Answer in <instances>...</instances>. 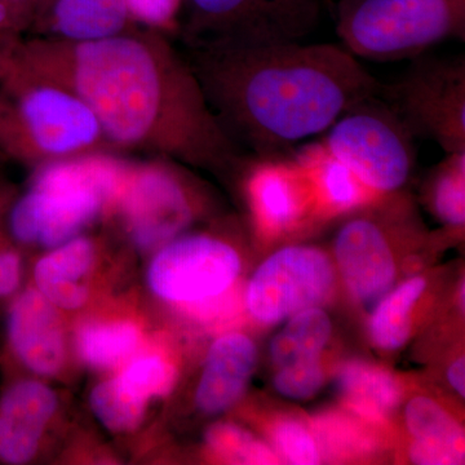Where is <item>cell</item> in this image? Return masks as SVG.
I'll list each match as a JSON object with an SVG mask.
<instances>
[{
	"label": "cell",
	"instance_id": "34",
	"mask_svg": "<svg viewBox=\"0 0 465 465\" xmlns=\"http://www.w3.org/2000/svg\"><path fill=\"white\" fill-rule=\"evenodd\" d=\"M16 18L20 26L23 27L26 35L32 25L34 9H35L36 0H0Z\"/></svg>",
	"mask_w": 465,
	"mask_h": 465
},
{
	"label": "cell",
	"instance_id": "15",
	"mask_svg": "<svg viewBox=\"0 0 465 465\" xmlns=\"http://www.w3.org/2000/svg\"><path fill=\"white\" fill-rule=\"evenodd\" d=\"M8 339L17 357L36 374L54 375L64 362L60 321L41 291L27 290L12 305Z\"/></svg>",
	"mask_w": 465,
	"mask_h": 465
},
{
	"label": "cell",
	"instance_id": "9",
	"mask_svg": "<svg viewBox=\"0 0 465 465\" xmlns=\"http://www.w3.org/2000/svg\"><path fill=\"white\" fill-rule=\"evenodd\" d=\"M177 161L157 157L128 163L114 200L137 247L155 249L176 240L201 213L200 191Z\"/></svg>",
	"mask_w": 465,
	"mask_h": 465
},
{
	"label": "cell",
	"instance_id": "5",
	"mask_svg": "<svg viewBox=\"0 0 465 465\" xmlns=\"http://www.w3.org/2000/svg\"><path fill=\"white\" fill-rule=\"evenodd\" d=\"M336 32L354 57L414 60L448 39H465V0H341Z\"/></svg>",
	"mask_w": 465,
	"mask_h": 465
},
{
	"label": "cell",
	"instance_id": "37",
	"mask_svg": "<svg viewBox=\"0 0 465 465\" xmlns=\"http://www.w3.org/2000/svg\"><path fill=\"white\" fill-rule=\"evenodd\" d=\"M464 282H461L460 291H459V305L461 307V311H464Z\"/></svg>",
	"mask_w": 465,
	"mask_h": 465
},
{
	"label": "cell",
	"instance_id": "27",
	"mask_svg": "<svg viewBox=\"0 0 465 465\" xmlns=\"http://www.w3.org/2000/svg\"><path fill=\"white\" fill-rule=\"evenodd\" d=\"M207 442L213 451L232 463H278V457L272 449L235 425L217 424L211 428Z\"/></svg>",
	"mask_w": 465,
	"mask_h": 465
},
{
	"label": "cell",
	"instance_id": "12",
	"mask_svg": "<svg viewBox=\"0 0 465 465\" xmlns=\"http://www.w3.org/2000/svg\"><path fill=\"white\" fill-rule=\"evenodd\" d=\"M241 258L228 242L186 235L164 244L150 265V287L159 298L193 302L222 295L237 280Z\"/></svg>",
	"mask_w": 465,
	"mask_h": 465
},
{
	"label": "cell",
	"instance_id": "21",
	"mask_svg": "<svg viewBox=\"0 0 465 465\" xmlns=\"http://www.w3.org/2000/svg\"><path fill=\"white\" fill-rule=\"evenodd\" d=\"M332 323L320 307H312L289 318L271 342L272 362L284 367L302 361L320 360L331 338Z\"/></svg>",
	"mask_w": 465,
	"mask_h": 465
},
{
	"label": "cell",
	"instance_id": "35",
	"mask_svg": "<svg viewBox=\"0 0 465 465\" xmlns=\"http://www.w3.org/2000/svg\"><path fill=\"white\" fill-rule=\"evenodd\" d=\"M448 381L459 396L465 397V360L459 357L448 369Z\"/></svg>",
	"mask_w": 465,
	"mask_h": 465
},
{
	"label": "cell",
	"instance_id": "23",
	"mask_svg": "<svg viewBox=\"0 0 465 465\" xmlns=\"http://www.w3.org/2000/svg\"><path fill=\"white\" fill-rule=\"evenodd\" d=\"M405 423L415 442L464 460L463 428L436 401L424 396L410 401L405 409Z\"/></svg>",
	"mask_w": 465,
	"mask_h": 465
},
{
	"label": "cell",
	"instance_id": "2",
	"mask_svg": "<svg viewBox=\"0 0 465 465\" xmlns=\"http://www.w3.org/2000/svg\"><path fill=\"white\" fill-rule=\"evenodd\" d=\"M188 58L217 121L259 157L329 130L381 82L345 48L299 42L211 43Z\"/></svg>",
	"mask_w": 465,
	"mask_h": 465
},
{
	"label": "cell",
	"instance_id": "31",
	"mask_svg": "<svg viewBox=\"0 0 465 465\" xmlns=\"http://www.w3.org/2000/svg\"><path fill=\"white\" fill-rule=\"evenodd\" d=\"M128 15L137 26L170 38L180 34V12L185 0H124Z\"/></svg>",
	"mask_w": 465,
	"mask_h": 465
},
{
	"label": "cell",
	"instance_id": "4",
	"mask_svg": "<svg viewBox=\"0 0 465 465\" xmlns=\"http://www.w3.org/2000/svg\"><path fill=\"white\" fill-rule=\"evenodd\" d=\"M128 162L112 152L43 164L9 210L8 228L26 244L58 247L75 238L114 200Z\"/></svg>",
	"mask_w": 465,
	"mask_h": 465
},
{
	"label": "cell",
	"instance_id": "36",
	"mask_svg": "<svg viewBox=\"0 0 465 465\" xmlns=\"http://www.w3.org/2000/svg\"><path fill=\"white\" fill-rule=\"evenodd\" d=\"M12 67V54L0 50V81L8 74Z\"/></svg>",
	"mask_w": 465,
	"mask_h": 465
},
{
	"label": "cell",
	"instance_id": "11",
	"mask_svg": "<svg viewBox=\"0 0 465 465\" xmlns=\"http://www.w3.org/2000/svg\"><path fill=\"white\" fill-rule=\"evenodd\" d=\"M335 289V271L322 250L286 246L259 266L247 289V308L260 323L273 324L320 307Z\"/></svg>",
	"mask_w": 465,
	"mask_h": 465
},
{
	"label": "cell",
	"instance_id": "29",
	"mask_svg": "<svg viewBox=\"0 0 465 465\" xmlns=\"http://www.w3.org/2000/svg\"><path fill=\"white\" fill-rule=\"evenodd\" d=\"M274 448L290 464L314 465L320 463L321 455L316 440L305 425L295 419L277 421L272 430Z\"/></svg>",
	"mask_w": 465,
	"mask_h": 465
},
{
	"label": "cell",
	"instance_id": "16",
	"mask_svg": "<svg viewBox=\"0 0 465 465\" xmlns=\"http://www.w3.org/2000/svg\"><path fill=\"white\" fill-rule=\"evenodd\" d=\"M54 410L56 397L41 382L21 381L9 387L0 399V460H32Z\"/></svg>",
	"mask_w": 465,
	"mask_h": 465
},
{
	"label": "cell",
	"instance_id": "10",
	"mask_svg": "<svg viewBox=\"0 0 465 465\" xmlns=\"http://www.w3.org/2000/svg\"><path fill=\"white\" fill-rule=\"evenodd\" d=\"M400 193V192H399ZM399 193L376 201L374 211L348 220L339 229L333 252L351 295L372 308L396 282L394 243L412 234L409 204Z\"/></svg>",
	"mask_w": 465,
	"mask_h": 465
},
{
	"label": "cell",
	"instance_id": "30",
	"mask_svg": "<svg viewBox=\"0 0 465 465\" xmlns=\"http://www.w3.org/2000/svg\"><path fill=\"white\" fill-rule=\"evenodd\" d=\"M326 375L320 360L302 361L292 365L280 367L274 375V390L295 401L311 400L322 390Z\"/></svg>",
	"mask_w": 465,
	"mask_h": 465
},
{
	"label": "cell",
	"instance_id": "7",
	"mask_svg": "<svg viewBox=\"0 0 465 465\" xmlns=\"http://www.w3.org/2000/svg\"><path fill=\"white\" fill-rule=\"evenodd\" d=\"M412 137L465 153L464 57L420 56L378 94Z\"/></svg>",
	"mask_w": 465,
	"mask_h": 465
},
{
	"label": "cell",
	"instance_id": "19",
	"mask_svg": "<svg viewBox=\"0 0 465 465\" xmlns=\"http://www.w3.org/2000/svg\"><path fill=\"white\" fill-rule=\"evenodd\" d=\"M94 259V243L87 238H73L43 258L35 268L39 291L52 304L65 309L82 307L87 289L81 282Z\"/></svg>",
	"mask_w": 465,
	"mask_h": 465
},
{
	"label": "cell",
	"instance_id": "26",
	"mask_svg": "<svg viewBox=\"0 0 465 465\" xmlns=\"http://www.w3.org/2000/svg\"><path fill=\"white\" fill-rule=\"evenodd\" d=\"M137 341L139 332L133 324H88L79 332L78 348L88 365L110 367L133 353Z\"/></svg>",
	"mask_w": 465,
	"mask_h": 465
},
{
	"label": "cell",
	"instance_id": "24",
	"mask_svg": "<svg viewBox=\"0 0 465 465\" xmlns=\"http://www.w3.org/2000/svg\"><path fill=\"white\" fill-rule=\"evenodd\" d=\"M428 180L427 197L434 215L452 229L465 224V153H446Z\"/></svg>",
	"mask_w": 465,
	"mask_h": 465
},
{
	"label": "cell",
	"instance_id": "32",
	"mask_svg": "<svg viewBox=\"0 0 465 465\" xmlns=\"http://www.w3.org/2000/svg\"><path fill=\"white\" fill-rule=\"evenodd\" d=\"M21 277V262L12 250L0 249V298L16 291Z\"/></svg>",
	"mask_w": 465,
	"mask_h": 465
},
{
	"label": "cell",
	"instance_id": "25",
	"mask_svg": "<svg viewBox=\"0 0 465 465\" xmlns=\"http://www.w3.org/2000/svg\"><path fill=\"white\" fill-rule=\"evenodd\" d=\"M146 401L131 391L121 378L104 381L91 394V406L101 423L113 432H128L142 423Z\"/></svg>",
	"mask_w": 465,
	"mask_h": 465
},
{
	"label": "cell",
	"instance_id": "6",
	"mask_svg": "<svg viewBox=\"0 0 465 465\" xmlns=\"http://www.w3.org/2000/svg\"><path fill=\"white\" fill-rule=\"evenodd\" d=\"M321 143L381 197L401 192L414 170V137L378 96L339 116Z\"/></svg>",
	"mask_w": 465,
	"mask_h": 465
},
{
	"label": "cell",
	"instance_id": "3",
	"mask_svg": "<svg viewBox=\"0 0 465 465\" xmlns=\"http://www.w3.org/2000/svg\"><path fill=\"white\" fill-rule=\"evenodd\" d=\"M114 150L75 92L12 58L0 81V153L39 167Z\"/></svg>",
	"mask_w": 465,
	"mask_h": 465
},
{
	"label": "cell",
	"instance_id": "14",
	"mask_svg": "<svg viewBox=\"0 0 465 465\" xmlns=\"http://www.w3.org/2000/svg\"><path fill=\"white\" fill-rule=\"evenodd\" d=\"M134 27L124 0H36L27 35L87 43L112 38Z\"/></svg>",
	"mask_w": 465,
	"mask_h": 465
},
{
	"label": "cell",
	"instance_id": "8",
	"mask_svg": "<svg viewBox=\"0 0 465 465\" xmlns=\"http://www.w3.org/2000/svg\"><path fill=\"white\" fill-rule=\"evenodd\" d=\"M185 47L299 42L316 29L320 0H185Z\"/></svg>",
	"mask_w": 465,
	"mask_h": 465
},
{
	"label": "cell",
	"instance_id": "28",
	"mask_svg": "<svg viewBox=\"0 0 465 465\" xmlns=\"http://www.w3.org/2000/svg\"><path fill=\"white\" fill-rule=\"evenodd\" d=\"M119 378L137 396L148 401L152 397L166 396L173 390L176 371L161 358L145 357L134 361Z\"/></svg>",
	"mask_w": 465,
	"mask_h": 465
},
{
	"label": "cell",
	"instance_id": "1",
	"mask_svg": "<svg viewBox=\"0 0 465 465\" xmlns=\"http://www.w3.org/2000/svg\"><path fill=\"white\" fill-rule=\"evenodd\" d=\"M12 57L75 92L115 150L225 170L242 149L217 121L188 58L163 34L134 27L96 42L29 38Z\"/></svg>",
	"mask_w": 465,
	"mask_h": 465
},
{
	"label": "cell",
	"instance_id": "33",
	"mask_svg": "<svg viewBox=\"0 0 465 465\" xmlns=\"http://www.w3.org/2000/svg\"><path fill=\"white\" fill-rule=\"evenodd\" d=\"M26 38L23 27L2 2H0V50L14 54Z\"/></svg>",
	"mask_w": 465,
	"mask_h": 465
},
{
	"label": "cell",
	"instance_id": "13",
	"mask_svg": "<svg viewBox=\"0 0 465 465\" xmlns=\"http://www.w3.org/2000/svg\"><path fill=\"white\" fill-rule=\"evenodd\" d=\"M246 192L253 223L264 240L321 219L311 179L295 158L259 157L251 164Z\"/></svg>",
	"mask_w": 465,
	"mask_h": 465
},
{
	"label": "cell",
	"instance_id": "22",
	"mask_svg": "<svg viewBox=\"0 0 465 465\" xmlns=\"http://www.w3.org/2000/svg\"><path fill=\"white\" fill-rule=\"evenodd\" d=\"M427 289V281L414 277L391 289L375 305L370 320V336L381 351H399L411 335L412 313Z\"/></svg>",
	"mask_w": 465,
	"mask_h": 465
},
{
	"label": "cell",
	"instance_id": "17",
	"mask_svg": "<svg viewBox=\"0 0 465 465\" xmlns=\"http://www.w3.org/2000/svg\"><path fill=\"white\" fill-rule=\"evenodd\" d=\"M258 361L255 342L243 333H228L213 342L198 385V409L216 415L231 409L246 391Z\"/></svg>",
	"mask_w": 465,
	"mask_h": 465
},
{
	"label": "cell",
	"instance_id": "20",
	"mask_svg": "<svg viewBox=\"0 0 465 465\" xmlns=\"http://www.w3.org/2000/svg\"><path fill=\"white\" fill-rule=\"evenodd\" d=\"M338 390L345 405L369 420H385L401 401V385L391 372L354 361L341 367Z\"/></svg>",
	"mask_w": 465,
	"mask_h": 465
},
{
	"label": "cell",
	"instance_id": "18",
	"mask_svg": "<svg viewBox=\"0 0 465 465\" xmlns=\"http://www.w3.org/2000/svg\"><path fill=\"white\" fill-rule=\"evenodd\" d=\"M293 158L311 179L321 220L360 210L381 198L333 157L321 142L308 143Z\"/></svg>",
	"mask_w": 465,
	"mask_h": 465
}]
</instances>
